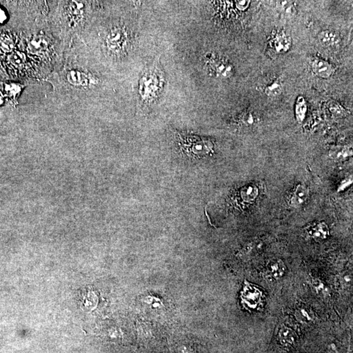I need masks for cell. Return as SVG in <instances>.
Returning <instances> with one entry per match:
<instances>
[{"label": "cell", "instance_id": "ac0fdd59", "mask_svg": "<svg viewBox=\"0 0 353 353\" xmlns=\"http://www.w3.org/2000/svg\"><path fill=\"white\" fill-rule=\"evenodd\" d=\"M277 9L282 14L293 17L296 14V8L293 2L279 1L277 2Z\"/></svg>", "mask_w": 353, "mask_h": 353}, {"label": "cell", "instance_id": "603a6c76", "mask_svg": "<svg viewBox=\"0 0 353 353\" xmlns=\"http://www.w3.org/2000/svg\"><path fill=\"white\" fill-rule=\"evenodd\" d=\"M312 283L314 288H315L316 293L325 294L326 292V287L325 284L323 283L320 280L314 279L312 280Z\"/></svg>", "mask_w": 353, "mask_h": 353}, {"label": "cell", "instance_id": "9c48e42d", "mask_svg": "<svg viewBox=\"0 0 353 353\" xmlns=\"http://www.w3.org/2000/svg\"><path fill=\"white\" fill-rule=\"evenodd\" d=\"M271 44V46L278 53H283L288 51L289 48L291 46V38L283 31H279L273 36Z\"/></svg>", "mask_w": 353, "mask_h": 353}, {"label": "cell", "instance_id": "ffe728a7", "mask_svg": "<svg viewBox=\"0 0 353 353\" xmlns=\"http://www.w3.org/2000/svg\"><path fill=\"white\" fill-rule=\"evenodd\" d=\"M9 60L16 66H22L25 61L24 54L20 53L19 52H13L9 56Z\"/></svg>", "mask_w": 353, "mask_h": 353}, {"label": "cell", "instance_id": "277c9868", "mask_svg": "<svg viewBox=\"0 0 353 353\" xmlns=\"http://www.w3.org/2000/svg\"><path fill=\"white\" fill-rule=\"evenodd\" d=\"M241 297V302L245 307L250 309H256L263 303V293L254 284L245 281Z\"/></svg>", "mask_w": 353, "mask_h": 353}, {"label": "cell", "instance_id": "9a60e30c", "mask_svg": "<svg viewBox=\"0 0 353 353\" xmlns=\"http://www.w3.org/2000/svg\"><path fill=\"white\" fill-rule=\"evenodd\" d=\"M278 338L282 345H293L296 341V334L290 328L282 326L278 334Z\"/></svg>", "mask_w": 353, "mask_h": 353}, {"label": "cell", "instance_id": "cb8c5ba5", "mask_svg": "<svg viewBox=\"0 0 353 353\" xmlns=\"http://www.w3.org/2000/svg\"><path fill=\"white\" fill-rule=\"evenodd\" d=\"M250 4V1H247V0H243V1H236V5L237 8L240 11H245L247 10Z\"/></svg>", "mask_w": 353, "mask_h": 353}, {"label": "cell", "instance_id": "ba28073f", "mask_svg": "<svg viewBox=\"0 0 353 353\" xmlns=\"http://www.w3.org/2000/svg\"><path fill=\"white\" fill-rule=\"evenodd\" d=\"M286 268L281 260H275L268 264L265 271V277L270 280H279L285 274Z\"/></svg>", "mask_w": 353, "mask_h": 353}, {"label": "cell", "instance_id": "7a4b0ae2", "mask_svg": "<svg viewBox=\"0 0 353 353\" xmlns=\"http://www.w3.org/2000/svg\"><path fill=\"white\" fill-rule=\"evenodd\" d=\"M177 136L182 153L189 158H204L213 151V141L208 138L179 132H177Z\"/></svg>", "mask_w": 353, "mask_h": 353}, {"label": "cell", "instance_id": "d6986e66", "mask_svg": "<svg viewBox=\"0 0 353 353\" xmlns=\"http://www.w3.org/2000/svg\"><path fill=\"white\" fill-rule=\"evenodd\" d=\"M257 195H258V190L253 185L247 186V187L243 188L241 192L243 200L248 202L254 200Z\"/></svg>", "mask_w": 353, "mask_h": 353}, {"label": "cell", "instance_id": "3957f363", "mask_svg": "<svg viewBox=\"0 0 353 353\" xmlns=\"http://www.w3.org/2000/svg\"><path fill=\"white\" fill-rule=\"evenodd\" d=\"M205 66L209 74L218 78L227 79L234 74V68L231 63L217 54H207Z\"/></svg>", "mask_w": 353, "mask_h": 353}, {"label": "cell", "instance_id": "52a82bcc", "mask_svg": "<svg viewBox=\"0 0 353 353\" xmlns=\"http://www.w3.org/2000/svg\"><path fill=\"white\" fill-rule=\"evenodd\" d=\"M126 34L124 29L117 28L113 29L108 36L107 43L112 51H120L126 42Z\"/></svg>", "mask_w": 353, "mask_h": 353}, {"label": "cell", "instance_id": "8fae6325", "mask_svg": "<svg viewBox=\"0 0 353 353\" xmlns=\"http://www.w3.org/2000/svg\"><path fill=\"white\" fill-rule=\"evenodd\" d=\"M318 42L325 47H333L340 42L339 34L332 29H325L320 31L318 35Z\"/></svg>", "mask_w": 353, "mask_h": 353}, {"label": "cell", "instance_id": "5b68a950", "mask_svg": "<svg viewBox=\"0 0 353 353\" xmlns=\"http://www.w3.org/2000/svg\"><path fill=\"white\" fill-rule=\"evenodd\" d=\"M262 91L268 97H277L283 91L282 82L277 76H267L260 85Z\"/></svg>", "mask_w": 353, "mask_h": 353}, {"label": "cell", "instance_id": "484cf974", "mask_svg": "<svg viewBox=\"0 0 353 353\" xmlns=\"http://www.w3.org/2000/svg\"><path fill=\"white\" fill-rule=\"evenodd\" d=\"M7 20L6 13L2 10H0V23H4Z\"/></svg>", "mask_w": 353, "mask_h": 353}, {"label": "cell", "instance_id": "44dd1931", "mask_svg": "<svg viewBox=\"0 0 353 353\" xmlns=\"http://www.w3.org/2000/svg\"><path fill=\"white\" fill-rule=\"evenodd\" d=\"M329 109L332 113L336 116H338V117L345 115L346 113V111L343 108V107H341L336 102H332L330 104Z\"/></svg>", "mask_w": 353, "mask_h": 353}, {"label": "cell", "instance_id": "7402d4cb", "mask_svg": "<svg viewBox=\"0 0 353 353\" xmlns=\"http://www.w3.org/2000/svg\"><path fill=\"white\" fill-rule=\"evenodd\" d=\"M298 320L304 323H309L312 320V317L306 309H300L297 312Z\"/></svg>", "mask_w": 353, "mask_h": 353}, {"label": "cell", "instance_id": "6da1fadb", "mask_svg": "<svg viewBox=\"0 0 353 353\" xmlns=\"http://www.w3.org/2000/svg\"><path fill=\"white\" fill-rule=\"evenodd\" d=\"M164 77L161 69L153 66L143 72L139 84V94L144 103H153L160 95L164 85Z\"/></svg>", "mask_w": 353, "mask_h": 353}, {"label": "cell", "instance_id": "5bb4252c", "mask_svg": "<svg viewBox=\"0 0 353 353\" xmlns=\"http://www.w3.org/2000/svg\"><path fill=\"white\" fill-rule=\"evenodd\" d=\"M309 197V190L304 184H298L296 187L291 198V204L298 207L301 206L306 201Z\"/></svg>", "mask_w": 353, "mask_h": 353}, {"label": "cell", "instance_id": "e0dca14e", "mask_svg": "<svg viewBox=\"0 0 353 353\" xmlns=\"http://www.w3.org/2000/svg\"><path fill=\"white\" fill-rule=\"evenodd\" d=\"M307 106L306 100L302 97H298L295 104V114L298 121L302 122L306 117Z\"/></svg>", "mask_w": 353, "mask_h": 353}, {"label": "cell", "instance_id": "2e32d148", "mask_svg": "<svg viewBox=\"0 0 353 353\" xmlns=\"http://www.w3.org/2000/svg\"><path fill=\"white\" fill-rule=\"evenodd\" d=\"M67 79L72 85L86 86L88 85L87 77L79 71H71L67 75Z\"/></svg>", "mask_w": 353, "mask_h": 353}, {"label": "cell", "instance_id": "8992f818", "mask_svg": "<svg viewBox=\"0 0 353 353\" xmlns=\"http://www.w3.org/2000/svg\"><path fill=\"white\" fill-rule=\"evenodd\" d=\"M314 74L322 79H329L334 74V68L329 61L322 59H315L311 63Z\"/></svg>", "mask_w": 353, "mask_h": 353}, {"label": "cell", "instance_id": "7c38bea8", "mask_svg": "<svg viewBox=\"0 0 353 353\" xmlns=\"http://www.w3.org/2000/svg\"><path fill=\"white\" fill-rule=\"evenodd\" d=\"M352 148L345 145H335L329 151V156L336 162L345 161L352 156Z\"/></svg>", "mask_w": 353, "mask_h": 353}, {"label": "cell", "instance_id": "4fadbf2b", "mask_svg": "<svg viewBox=\"0 0 353 353\" xmlns=\"http://www.w3.org/2000/svg\"><path fill=\"white\" fill-rule=\"evenodd\" d=\"M48 41L42 36H37L31 39L28 43V52L33 54L44 52L48 48Z\"/></svg>", "mask_w": 353, "mask_h": 353}, {"label": "cell", "instance_id": "d4e9b609", "mask_svg": "<svg viewBox=\"0 0 353 353\" xmlns=\"http://www.w3.org/2000/svg\"><path fill=\"white\" fill-rule=\"evenodd\" d=\"M254 118L253 115L252 114H246L245 117H243V121L245 123V124L251 125L253 124Z\"/></svg>", "mask_w": 353, "mask_h": 353}, {"label": "cell", "instance_id": "30bf717a", "mask_svg": "<svg viewBox=\"0 0 353 353\" xmlns=\"http://www.w3.org/2000/svg\"><path fill=\"white\" fill-rule=\"evenodd\" d=\"M307 235L313 240L321 241L328 238L330 231L325 222H318L307 228Z\"/></svg>", "mask_w": 353, "mask_h": 353}]
</instances>
